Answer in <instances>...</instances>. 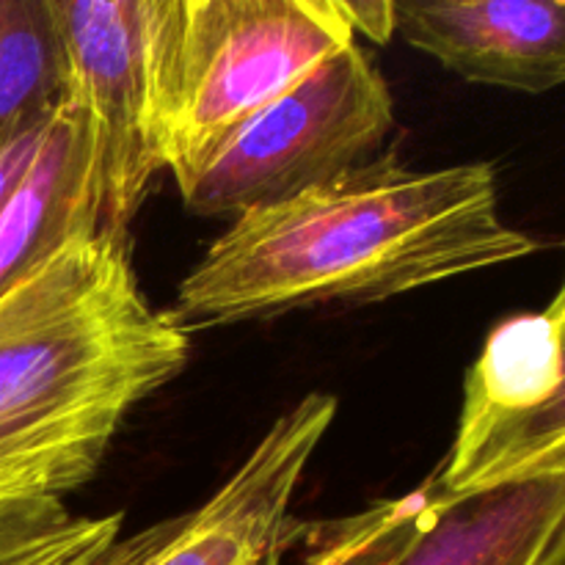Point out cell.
Masks as SVG:
<instances>
[{
  "label": "cell",
  "mask_w": 565,
  "mask_h": 565,
  "mask_svg": "<svg viewBox=\"0 0 565 565\" xmlns=\"http://www.w3.org/2000/svg\"><path fill=\"white\" fill-rule=\"evenodd\" d=\"M539 241L500 213L497 169H408L397 152L248 210L180 281L171 318L191 334L329 301L375 303L500 268Z\"/></svg>",
  "instance_id": "obj_1"
},
{
  "label": "cell",
  "mask_w": 565,
  "mask_h": 565,
  "mask_svg": "<svg viewBox=\"0 0 565 565\" xmlns=\"http://www.w3.org/2000/svg\"><path fill=\"white\" fill-rule=\"evenodd\" d=\"M119 232L81 235L0 296V505L61 500L103 467L127 414L185 370Z\"/></svg>",
  "instance_id": "obj_2"
},
{
  "label": "cell",
  "mask_w": 565,
  "mask_h": 565,
  "mask_svg": "<svg viewBox=\"0 0 565 565\" xmlns=\"http://www.w3.org/2000/svg\"><path fill=\"white\" fill-rule=\"evenodd\" d=\"M353 42L342 0H180L166 138L177 185L248 116Z\"/></svg>",
  "instance_id": "obj_3"
},
{
  "label": "cell",
  "mask_w": 565,
  "mask_h": 565,
  "mask_svg": "<svg viewBox=\"0 0 565 565\" xmlns=\"http://www.w3.org/2000/svg\"><path fill=\"white\" fill-rule=\"evenodd\" d=\"M395 99L356 42L248 116L180 185L193 215H243L379 158Z\"/></svg>",
  "instance_id": "obj_4"
},
{
  "label": "cell",
  "mask_w": 565,
  "mask_h": 565,
  "mask_svg": "<svg viewBox=\"0 0 565 565\" xmlns=\"http://www.w3.org/2000/svg\"><path fill=\"white\" fill-rule=\"evenodd\" d=\"M66 94L86 110L114 230H130L166 169L180 0H50Z\"/></svg>",
  "instance_id": "obj_5"
},
{
  "label": "cell",
  "mask_w": 565,
  "mask_h": 565,
  "mask_svg": "<svg viewBox=\"0 0 565 565\" xmlns=\"http://www.w3.org/2000/svg\"><path fill=\"white\" fill-rule=\"evenodd\" d=\"M334 417V395L301 397L202 508L119 539L103 565H259L285 555L303 530L290 519L292 497Z\"/></svg>",
  "instance_id": "obj_6"
},
{
  "label": "cell",
  "mask_w": 565,
  "mask_h": 565,
  "mask_svg": "<svg viewBox=\"0 0 565 565\" xmlns=\"http://www.w3.org/2000/svg\"><path fill=\"white\" fill-rule=\"evenodd\" d=\"M397 33L480 86H565V0H395Z\"/></svg>",
  "instance_id": "obj_7"
},
{
  "label": "cell",
  "mask_w": 565,
  "mask_h": 565,
  "mask_svg": "<svg viewBox=\"0 0 565 565\" xmlns=\"http://www.w3.org/2000/svg\"><path fill=\"white\" fill-rule=\"evenodd\" d=\"M99 232L119 230L108 221L92 121L66 94L36 160L0 207V296L70 241Z\"/></svg>",
  "instance_id": "obj_8"
},
{
  "label": "cell",
  "mask_w": 565,
  "mask_h": 565,
  "mask_svg": "<svg viewBox=\"0 0 565 565\" xmlns=\"http://www.w3.org/2000/svg\"><path fill=\"white\" fill-rule=\"evenodd\" d=\"M397 565H565V475L461 497L439 491L428 527Z\"/></svg>",
  "instance_id": "obj_9"
},
{
  "label": "cell",
  "mask_w": 565,
  "mask_h": 565,
  "mask_svg": "<svg viewBox=\"0 0 565 565\" xmlns=\"http://www.w3.org/2000/svg\"><path fill=\"white\" fill-rule=\"evenodd\" d=\"M561 326V373L544 406L478 434H456L436 489L447 497L475 494L516 480L565 475V287L546 307Z\"/></svg>",
  "instance_id": "obj_10"
},
{
  "label": "cell",
  "mask_w": 565,
  "mask_h": 565,
  "mask_svg": "<svg viewBox=\"0 0 565 565\" xmlns=\"http://www.w3.org/2000/svg\"><path fill=\"white\" fill-rule=\"evenodd\" d=\"M66 97L50 0H0V141Z\"/></svg>",
  "instance_id": "obj_11"
},
{
  "label": "cell",
  "mask_w": 565,
  "mask_h": 565,
  "mask_svg": "<svg viewBox=\"0 0 565 565\" xmlns=\"http://www.w3.org/2000/svg\"><path fill=\"white\" fill-rule=\"evenodd\" d=\"M121 519L75 516L61 500L0 505V565H103Z\"/></svg>",
  "instance_id": "obj_12"
},
{
  "label": "cell",
  "mask_w": 565,
  "mask_h": 565,
  "mask_svg": "<svg viewBox=\"0 0 565 565\" xmlns=\"http://www.w3.org/2000/svg\"><path fill=\"white\" fill-rule=\"evenodd\" d=\"M439 489L384 500L337 522L312 524L315 550L303 565H397L434 516Z\"/></svg>",
  "instance_id": "obj_13"
},
{
  "label": "cell",
  "mask_w": 565,
  "mask_h": 565,
  "mask_svg": "<svg viewBox=\"0 0 565 565\" xmlns=\"http://www.w3.org/2000/svg\"><path fill=\"white\" fill-rule=\"evenodd\" d=\"M53 114L55 108L36 116V119L25 121V125L17 127L11 136H6L3 141H0V207H3L6 199L11 196V191L20 185L25 171L31 169V163L36 160L44 138H47V127Z\"/></svg>",
  "instance_id": "obj_14"
},
{
  "label": "cell",
  "mask_w": 565,
  "mask_h": 565,
  "mask_svg": "<svg viewBox=\"0 0 565 565\" xmlns=\"http://www.w3.org/2000/svg\"><path fill=\"white\" fill-rule=\"evenodd\" d=\"M342 9H345L353 33H364L375 44H386L392 39V33H397L395 0L392 3H384V0H364V3L342 0Z\"/></svg>",
  "instance_id": "obj_15"
},
{
  "label": "cell",
  "mask_w": 565,
  "mask_h": 565,
  "mask_svg": "<svg viewBox=\"0 0 565 565\" xmlns=\"http://www.w3.org/2000/svg\"><path fill=\"white\" fill-rule=\"evenodd\" d=\"M259 565H281V555L270 557V561H265V563H259Z\"/></svg>",
  "instance_id": "obj_16"
},
{
  "label": "cell",
  "mask_w": 565,
  "mask_h": 565,
  "mask_svg": "<svg viewBox=\"0 0 565 565\" xmlns=\"http://www.w3.org/2000/svg\"><path fill=\"white\" fill-rule=\"evenodd\" d=\"M563 287H565V279H563Z\"/></svg>",
  "instance_id": "obj_17"
}]
</instances>
